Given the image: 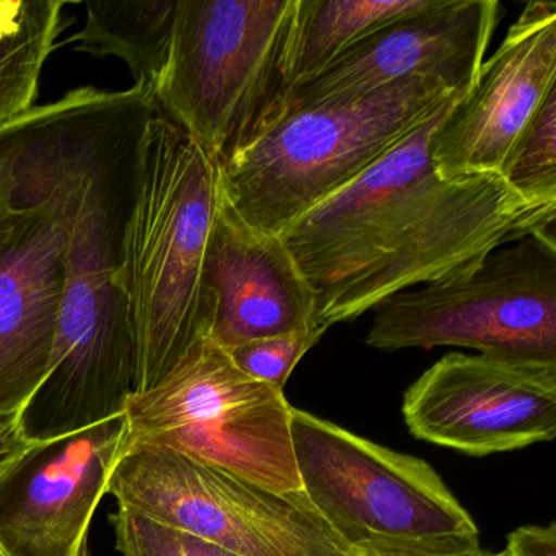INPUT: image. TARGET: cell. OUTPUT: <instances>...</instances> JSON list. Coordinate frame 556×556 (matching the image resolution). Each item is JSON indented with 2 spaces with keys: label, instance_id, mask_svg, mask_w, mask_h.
<instances>
[{
  "label": "cell",
  "instance_id": "obj_1",
  "mask_svg": "<svg viewBox=\"0 0 556 556\" xmlns=\"http://www.w3.org/2000/svg\"><path fill=\"white\" fill-rule=\"evenodd\" d=\"M155 103L83 87L0 126V191L43 201L64 229V291L50 370L21 412L51 441L123 415L138 395V351L119 289L139 141Z\"/></svg>",
  "mask_w": 556,
  "mask_h": 556
},
{
  "label": "cell",
  "instance_id": "obj_2",
  "mask_svg": "<svg viewBox=\"0 0 556 556\" xmlns=\"http://www.w3.org/2000/svg\"><path fill=\"white\" fill-rule=\"evenodd\" d=\"M457 99L279 233L314 291L318 327L356 320L416 286L464 278L523 237L555 233L556 204L522 197L500 174L439 177L429 142Z\"/></svg>",
  "mask_w": 556,
  "mask_h": 556
},
{
  "label": "cell",
  "instance_id": "obj_3",
  "mask_svg": "<svg viewBox=\"0 0 556 556\" xmlns=\"http://www.w3.org/2000/svg\"><path fill=\"white\" fill-rule=\"evenodd\" d=\"M216 201V162L155 110L139 141L118 275L138 351V395L210 334L204 260Z\"/></svg>",
  "mask_w": 556,
  "mask_h": 556
},
{
  "label": "cell",
  "instance_id": "obj_4",
  "mask_svg": "<svg viewBox=\"0 0 556 556\" xmlns=\"http://www.w3.org/2000/svg\"><path fill=\"white\" fill-rule=\"evenodd\" d=\"M455 97L439 80L409 77L364 96L281 105L245 144L217 162V188L250 226L279 236Z\"/></svg>",
  "mask_w": 556,
  "mask_h": 556
},
{
  "label": "cell",
  "instance_id": "obj_5",
  "mask_svg": "<svg viewBox=\"0 0 556 556\" xmlns=\"http://www.w3.org/2000/svg\"><path fill=\"white\" fill-rule=\"evenodd\" d=\"M301 488L356 556H471L480 530L438 471L415 455L292 406Z\"/></svg>",
  "mask_w": 556,
  "mask_h": 556
},
{
  "label": "cell",
  "instance_id": "obj_6",
  "mask_svg": "<svg viewBox=\"0 0 556 556\" xmlns=\"http://www.w3.org/2000/svg\"><path fill=\"white\" fill-rule=\"evenodd\" d=\"M295 11L298 0H178L155 109L216 164L285 102Z\"/></svg>",
  "mask_w": 556,
  "mask_h": 556
},
{
  "label": "cell",
  "instance_id": "obj_7",
  "mask_svg": "<svg viewBox=\"0 0 556 556\" xmlns=\"http://www.w3.org/2000/svg\"><path fill=\"white\" fill-rule=\"evenodd\" d=\"M374 311V350L458 346L556 363L555 233L507 243L470 275L399 292Z\"/></svg>",
  "mask_w": 556,
  "mask_h": 556
},
{
  "label": "cell",
  "instance_id": "obj_8",
  "mask_svg": "<svg viewBox=\"0 0 556 556\" xmlns=\"http://www.w3.org/2000/svg\"><path fill=\"white\" fill-rule=\"evenodd\" d=\"M126 416L131 444L172 448L281 493L302 490L285 392L243 374L210 337Z\"/></svg>",
  "mask_w": 556,
  "mask_h": 556
},
{
  "label": "cell",
  "instance_id": "obj_9",
  "mask_svg": "<svg viewBox=\"0 0 556 556\" xmlns=\"http://www.w3.org/2000/svg\"><path fill=\"white\" fill-rule=\"evenodd\" d=\"M109 493L122 509L239 556H356L308 503L172 448L131 444Z\"/></svg>",
  "mask_w": 556,
  "mask_h": 556
},
{
  "label": "cell",
  "instance_id": "obj_10",
  "mask_svg": "<svg viewBox=\"0 0 556 556\" xmlns=\"http://www.w3.org/2000/svg\"><path fill=\"white\" fill-rule=\"evenodd\" d=\"M419 441L471 457L519 451L556 435V363L451 353L403 395Z\"/></svg>",
  "mask_w": 556,
  "mask_h": 556
},
{
  "label": "cell",
  "instance_id": "obj_11",
  "mask_svg": "<svg viewBox=\"0 0 556 556\" xmlns=\"http://www.w3.org/2000/svg\"><path fill=\"white\" fill-rule=\"evenodd\" d=\"M129 445L126 413L31 445L0 478V556H86L93 513Z\"/></svg>",
  "mask_w": 556,
  "mask_h": 556
},
{
  "label": "cell",
  "instance_id": "obj_12",
  "mask_svg": "<svg viewBox=\"0 0 556 556\" xmlns=\"http://www.w3.org/2000/svg\"><path fill=\"white\" fill-rule=\"evenodd\" d=\"M496 0H426L377 27L286 96L285 106L364 96L409 77H429L464 97L473 86L500 18Z\"/></svg>",
  "mask_w": 556,
  "mask_h": 556
},
{
  "label": "cell",
  "instance_id": "obj_13",
  "mask_svg": "<svg viewBox=\"0 0 556 556\" xmlns=\"http://www.w3.org/2000/svg\"><path fill=\"white\" fill-rule=\"evenodd\" d=\"M556 87V4L530 2L429 142L439 177L500 174L514 139Z\"/></svg>",
  "mask_w": 556,
  "mask_h": 556
},
{
  "label": "cell",
  "instance_id": "obj_14",
  "mask_svg": "<svg viewBox=\"0 0 556 556\" xmlns=\"http://www.w3.org/2000/svg\"><path fill=\"white\" fill-rule=\"evenodd\" d=\"M207 337L230 351L315 324V295L281 237L250 226L217 188L204 260Z\"/></svg>",
  "mask_w": 556,
  "mask_h": 556
},
{
  "label": "cell",
  "instance_id": "obj_15",
  "mask_svg": "<svg viewBox=\"0 0 556 556\" xmlns=\"http://www.w3.org/2000/svg\"><path fill=\"white\" fill-rule=\"evenodd\" d=\"M0 258V413H21L47 379L64 291V229L47 203Z\"/></svg>",
  "mask_w": 556,
  "mask_h": 556
},
{
  "label": "cell",
  "instance_id": "obj_16",
  "mask_svg": "<svg viewBox=\"0 0 556 556\" xmlns=\"http://www.w3.org/2000/svg\"><path fill=\"white\" fill-rule=\"evenodd\" d=\"M178 0H90L87 22L73 41L76 51L118 58L135 87L154 100L167 63Z\"/></svg>",
  "mask_w": 556,
  "mask_h": 556
},
{
  "label": "cell",
  "instance_id": "obj_17",
  "mask_svg": "<svg viewBox=\"0 0 556 556\" xmlns=\"http://www.w3.org/2000/svg\"><path fill=\"white\" fill-rule=\"evenodd\" d=\"M64 0H0V126L34 109Z\"/></svg>",
  "mask_w": 556,
  "mask_h": 556
},
{
  "label": "cell",
  "instance_id": "obj_18",
  "mask_svg": "<svg viewBox=\"0 0 556 556\" xmlns=\"http://www.w3.org/2000/svg\"><path fill=\"white\" fill-rule=\"evenodd\" d=\"M425 4L426 0H298L291 47L292 86L324 70L380 25Z\"/></svg>",
  "mask_w": 556,
  "mask_h": 556
},
{
  "label": "cell",
  "instance_id": "obj_19",
  "mask_svg": "<svg viewBox=\"0 0 556 556\" xmlns=\"http://www.w3.org/2000/svg\"><path fill=\"white\" fill-rule=\"evenodd\" d=\"M500 175L522 197L556 204V87L514 139Z\"/></svg>",
  "mask_w": 556,
  "mask_h": 556
},
{
  "label": "cell",
  "instance_id": "obj_20",
  "mask_svg": "<svg viewBox=\"0 0 556 556\" xmlns=\"http://www.w3.org/2000/svg\"><path fill=\"white\" fill-rule=\"evenodd\" d=\"M325 331L327 330L318 325H311L288 333L249 341L227 353L243 374L285 392L292 370L321 340Z\"/></svg>",
  "mask_w": 556,
  "mask_h": 556
},
{
  "label": "cell",
  "instance_id": "obj_21",
  "mask_svg": "<svg viewBox=\"0 0 556 556\" xmlns=\"http://www.w3.org/2000/svg\"><path fill=\"white\" fill-rule=\"evenodd\" d=\"M116 548L123 556H239L119 507L113 516Z\"/></svg>",
  "mask_w": 556,
  "mask_h": 556
},
{
  "label": "cell",
  "instance_id": "obj_22",
  "mask_svg": "<svg viewBox=\"0 0 556 556\" xmlns=\"http://www.w3.org/2000/svg\"><path fill=\"white\" fill-rule=\"evenodd\" d=\"M509 556H556V523L522 526L507 535Z\"/></svg>",
  "mask_w": 556,
  "mask_h": 556
},
{
  "label": "cell",
  "instance_id": "obj_23",
  "mask_svg": "<svg viewBox=\"0 0 556 556\" xmlns=\"http://www.w3.org/2000/svg\"><path fill=\"white\" fill-rule=\"evenodd\" d=\"M34 444L25 438L21 413H0V478Z\"/></svg>",
  "mask_w": 556,
  "mask_h": 556
},
{
  "label": "cell",
  "instance_id": "obj_24",
  "mask_svg": "<svg viewBox=\"0 0 556 556\" xmlns=\"http://www.w3.org/2000/svg\"><path fill=\"white\" fill-rule=\"evenodd\" d=\"M37 210L34 206H15L5 194L0 193V258L17 242L18 237L34 223Z\"/></svg>",
  "mask_w": 556,
  "mask_h": 556
},
{
  "label": "cell",
  "instance_id": "obj_25",
  "mask_svg": "<svg viewBox=\"0 0 556 556\" xmlns=\"http://www.w3.org/2000/svg\"><path fill=\"white\" fill-rule=\"evenodd\" d=\"M471 556H509V555H507L506 549H501V552H488V549L481 548V549H478V552Z\"/></svg>",
  "mask_w": 556,
  "mask_h": 556
}]
</instances>
